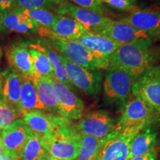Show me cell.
<instances>
[{
  "instance_id": "cell-1",
  "label": "cell",
  "mask_w": 160,
  "mask_h": 160,
  "mask_svg": "<svg viewBox=\"0 0 160 160\" xmlns=\"http://www.w3.org/2000/svg\"><path fill=\"white\" fill-rule=\"evenodd\" d=\"M155 50L149 39L121 45L109 58L110 66L119 68L138 79L154 65Z\"/></svg>"
},
{
  "instance_id": "cell-2",
  "label": "cell",
  "mask_w": 160,
  "mask_h": 160,
  "mask_svg": "<svg viewBox=\"0 0 160 160\" xmlns=\"http://www.w3.org/2000/svg\"><path fill=\"white\" fill-rule=\"evenodd\" d=\"M38 34L47 39V43L52 45L60 54L72 62L85 68L89 71L108 69L109 62L100 59L86 49L77 40L65 39L55 34L51 29L40 26Z\"/></svg>"
},
{
  "instance_id": "cell-3",
  "label": "cell",
  "mask_w": 160,
  "mask_h": 160,
  "mask_svg": "<svg viewBox=\"0 0 160 160\" xmlns=\"http://www.w3.org/2000/svg\"><path fill=\"white\" fill-rule=\"evenodd\" d=\"M80 132L75 124L62 118L49 138L42 139L51 157L59 160H76L80 145Z\"/></svg>"
},
{
  "instance_id": "cell-4",
  "label": "cell",
  "mask_w": 160,
  "mask_h": 160,
  "mask_svg": "<svg viewBox=\"0 0 160 160\" xmlns=\"http://www.w3.org/2000/svg\"><path fill=\"white\" fill-rule=\"evenodd\" d=\"M142 128H135L122 131L115 129L103 139L96 160H127L131 140Z\"/></svg>"
},
{
  "instance_id": "cell-5",
  "label": "cell",
  "mask_w": 160,
  "mask_h": 160,
  "mask_svg": "<svg viewBox=\"0 0 160 160\" xmlns=\"http://www.w3.org/2000/svg\"><path fill=\"white\" fill-rule=\"evenodd\" d=\"M155 111L139 97H133L124 107L116 129L122 130L145 128L156 121Z\"/></svg>"
},
{
  "instance_id": "cell-6",
  "label": "cell",
  "mask_w": 160,
  "mask_h": 160,
  "mask_svg": "<svg viewBox=\"0 0 160 160\" xmlns=\"http://www.w3.org/2000/svg\"><path fill=\"white\" fill-rule=\"evenodd\" d=\"M137 80L127 71L109 66L103 83L104 92L108 99L119 103H125L132 95V88Z\"/></svg>"
},
{
  "instance_id": "cell-7",
  "label": "cell",
  "mask_w": 160,
  "mask_h": 160,
  "mask_svg": "<svg viewBox=\"0 0 160 160\" xmlns=\"http://www.w3.org/2000/svg\"><path fill=\"white\" fill-rule=\"evenodd\" d=\"M59 56L65 67L68 79L71 85L86 95L93 96L97 94L101 88L102 79L101 72L89 71L69 61L60 53Z\"/></svg>"
},
{
  "instance_id": "cell-8",
  "label": "cell",
  "mask_w": 160,
  "mask_h": 160,
  "mask_svg": "<svg viewBox=\"0 0 160 160\" xmlns=\"http://www.w3.org/2000/svg\"><path fill=\"white\" fill-rule=\"evenodd\" d=\"M133 97H139L160 113V65H153L136 80Z\"/></svg>"
},
{
  "instance_id": "cell-9",
  "label": "cell",
  "mask_w": 160,
  "mask_h": 160,
  "mask_svg": "<svg viewBox=\"0 0 160 160\" xmlns=\"http://www.w3.org/2000/svg\"><path fill=\"white\" fill-rule=\"evenodd\" d=\"M78 131L82 134L102 139L116 129V125L108 112L99 110L84 115L77 123Z\"/></svg>"
},
{
  "instance_id": "cell-10",
  "label": "cell",
  "mask_w": 160,
  "mask_h": 160,
  "mask_svg": "<svg viewBox=\"0 0 160 160\" xmlns=\"http://www.w3.org/2000/svg\"><path fill=\"white\" fill-rule=\"evenodd\" d=\"M55 12L57 15L73 18L83 25L88 31L93 33H96L111 20V18L69 2L57 6Z\"/></svg>"
},
{
  "instance_id": "cell-11",
  "label": "cell",
  "mask_w": 160,
  "mask_h": 160,
  "mask_svg": "<svg viewBox=\"0 0 160 160\" xmlns=\"http://www.w3.org/2000/svg\"><path fill=\"white\" fill-rule=\"evenodd\" d=\"M59 100L61 117L68 121H78L84 116L83 101L71 89L57 79L51 80Z\"/></svg>"
},
{
  "instance_id": "cell-12",
  "label": "cell",
  "mask_w": 160,
  "mask_h": 160,
  "mask_svg": "<svg viewBox=\"0 0 160 160\" xmlns=\"http://www.w3.org/2000/svg\"><path fill=\"white\" fill-rule=\"evenodd\" d=\"M96 33L111 38L121 45L149 39L147 33L138 31L122 20L116 21L111 19Z\"/></svg>"
},
{
  "instance_id": "cell-13",
  "label": "cell",
  "mask_w": 160,
  "mask_h": 160,
  "mask_svg": "<svg viewBox=\"0 0 160 160\" xmlns=\"http://www.w3.org/2000/svg\"><path fill=\"white\" fill-rule=\"evenodd\" d=\"M62 117L55 116L45 111H32L25 113L22 117L28 128L42 138H49L57 128Z\"/></svg>"
},
{
  "instance_id": "cell-14",
  "label": "cell",
  "mask_w": 160,
  "mask_h": 160,
  "mask_svg": "<svg viewBox=\"0 0 160 160\" xmlns=\"http://www.w3.org/2000/svg\"><path fill=\"white\" fill-rule=\"evenodd\" d=\"M32 131L22 119L15 120L0 131V141L9 151L19 156V153L27 142Z\"/></svg>"
},
{
  "instance_id": "cell-15",
  "label": "cell",
  "mask_w": 160,
  "mask_h": 160,
  "mask_svg": "<svg viewBox=\"0 0 160 160\" xmlns=\"http://www.w3.org/2000/svg\"><path fill=\"white\" fill-rule=\"evenodd\" d=\"M77 41L100 59L109 62V58L121 45L106 36L88 31Z\"/></svg>"
},
{
  "instance_id": "cell-16",
  "label": "cell",
  "mask_w": 160,
  "mask_h": 160,
  "mask_svg": "<svg viewBox=\"0 0 160 160\" xmlns=\"http://www.w3.org/2000/svg\"><path fill=\"white\" fill-rule=\"evenodd\" d=\"M6 57L11 68L23 77L34 81L37 73L33 68L29 48L27 45H12L6 50Z\"/></svg>"
},
{
  "instance_id": "cell-17",
  "label": "cell",
  "mask_w": 160,
  "mask_h": 160,
  "mask_svg": "<svg viewBox=\"0 0 160 160\" xmlns=\"http://www.w3.org/2000/svg\"><path fill=\"white\" fill-rule=\"evenodd\" d=\"M1 100L19 111L20 93L23 77L10 67L2 73Z\"/></svg>"
},
{
  "instance_id": "cell-18",
  "label": "cell",
  "mask_w": 160,
  "mask_h": 160,
  "mask_svg": "<svg viewBox=\"0 0 160 160\" xmlns=\"http://www.w3.org/2000/svg\"><path fill=\"white\" fill-rule=\"evenodd\" d=\"M120 20L125 22L135 29L144 32L149 36L159 22L160 9L137 10Z\"/></svg>"
},
{
  "instance_id": "cell-19",
  "label": "cell",
  "mask_w": 160,
  "mask_h": 160,
  "mask_svg": "<svg viewBox=\"0 0 160 160\" xmlns=\"http://www.w3.org/2000/svg\"><path fill=\"white\" fill-rule=\"evenodd\" d=\"M3 26L5 31L22 34L36 33L40 27L39 24L22 13L17 8L4 13Z\"/></svg>"
},
{
  "instance_id": "cell-20",
  "label": "cell",
  "mask_w": 160,
  "mask_h": 160,
  "mask_svg": "<svg viewBox=\"0 0 160 160\" xmlns=\"http://www.w3.org/2000/svg\"><path fill=\"white\" fill-rule=\"evenodd\" d=\"M33 83L37 88L40 101L45 107V111L51 114L61 117L58 97L51 79L37 73Z\"/></svg>"
},
{
  "instance_id": "cell-21",
  "label": "cell",
  "mask_w": 160,
  "mask_h": 160,
  "mask_svg": "<svg viewBox=\"0 0 160 160\" xmlns=\"http://www.w3.org/2000/svg\"><path fill=\"white\" fill-rule=\"evenodd\" d=\"M151 125L139 131L132 139L128 159L143 155L156 148L158 133Z\"/></svg>"
},
{
  "instance_id": "cell-22",
  "label": "cell",
  "mask_w": 160,
  "mask_h": 160,
  "mask_svg": "<svg viewBox=\"0 0 160 160\" xmlns=\"http://www.w3.org/2000/svg\"><path fill=\"white\" fill-rule=\"evenodd\" d=\"M45 111V107L40 101L37 88L33 81L23 77L20 93L19 111L22 117L32 111Z\"/></svg>"
},
{
  "instance_id": "cell-23",
  "label": "cell",
  "mask_w": 160,
  "mask_h": 160,
  "mask_svg": "<svg viewBox=\"0 0 160 160\" xmlns=\"http://www.w3.org/2000/svg\"><path fill=\"white\" fill-rule=\"evenodd\" d=\"M27 46L29 48H33L37 49L38 51L45 53L51 61L52 65H53L56 79L60 82L63 83L64 85L68 87L72 91L74 89L73 86L71 85L68 79L65 67H64L62 62L61 58H60L59 53L57 51H56V50L53 48H52L45 41L39 42L37 43H30Z\"/></svg>"
},
{
  "instance_id": "cell-24",
  "label": "cell",
  "mask_w": 160,
  "mask_h": 160,
  "mask_svg": "<svg viewBox=\"0 0 160 160\" xmlns=\"http://www.w3.org/2000/svg\"><path fill=\"white\" fill-rule=\"evenodd\" d=\"M51 30L55 34L65 39L77 40L88 31L77 20L67 16L57 15Z\"/></svg>"
},
{
  "instance_id": "cell-25",
  "label": "cell",
  "mask_w": 160,
  "mask_h": 160,
  "mask_svg": "<svg viewBox=\"0 0 160 160\" xmlns=\"http://www.w3.org/2000/svg\"><path fill=\"white\" fill-rule=\"evenodd\" d=\"M48 154L42 138L32 132L20 151L19 157L21 160H43Z\"/></svg>"
},
{
  "instance_id": "cell-26",
  "label": "cell",
  "mask_w": 160,
  "mask_h": 160,
  "mask_svg": "<svg viewBox=\"0 0 160 160\" xmlns=\"http://www.w3.org/2000/svg\"><path fill=\"white\" fill-rule=\"evenodd\" d=\"M102 142L103 139H100L92 136L81 133L79 149L76 160L97 159Z\"/></svg>"
},
{
  "instance_id": "cell-27",
  "label": "cell",
  "mask_w": 160,
  "mask_h": 160,
  "mask_svg": "<svg viewBox=\"0 0 160 160\" xmlns=\"http://www.w3.org/2000/svg\"><path fill=\"white\" fill-rule=\"evenodd\" d=\"M33 68L38 74L51 80L56 79V76L53 65L45 53L38 50L29 48Z\"/></svg>"
},
{
  "instance_id": "cell-28",
  "label": "cell",
  "mask_w": 160,
  "mask_h": 160,
  "mask_svg": "<svg viewBox=\"0 0 160 160\" xmlns=\"http://www.w3.org/2000/svg\"><path fill=\"white\" fill-rule=\"evenodd\" d=\"M19 10L22 13L25 14L27 17L31 18L33 21L39 24L40 26L51 29L54 24L57 18V14L53 12L45 9H33V10Z\"/></svg>"
},
{
  "instance_id": "cell-29",
  "label": "cell",
  "mask_w": 160,
  "mask_h": 160,
  "mask_svg": "<svg viewBox=\"0 0 160 160\" xmlns=\"http://www.w3.org/2000/svg\"><path fill=\"white\" fill-rule=\"evenodd\" d=\"M20 118H22V116L17 108L5 102L0 101V130Z\"/></svg>"
},
{
  "instance_id": "cell-30",
  "label": "cell",
  "mask_w": 160,
  "mask_h": 160,
  "mask_svg": "<svg viewBox=\"0 0 160 160\" xmlns=\"http://www.w3.org/2000/svg\"><path fill=\"white\" fill-rule=\"evenodd\" d=\"M17 8L24 10L45 9L55 11L56 6L50 0H17Z\"/></svg>"
},
{
  "instance_id": "cell-31",
  "label": "cell",
  "mask_w": 160,
  "mask_h": 160,
  "mask_svg": "<svg viewBox=\"0 0 160 160\" xmlns=\"http://www.w3.org/2000/svg\"><path fill=\"white\" fill-rule=\"evenodd\" d=\"M73 2L77 4L79 7L91 10V11L104 15L107 13V9L100 0H71Z\"/></svg>"
},
{
  "instance_id": "cell-32",
  "label": "cell",
  "mask_w": 160,
  "mask_h": 160,
  "mask_svg": "<svg viewBox=\"0 0 160 160\" xmlns=\"http://www.w3.org/2000/svg\"><path fill=\"white\" fill-rule=\"evenodd\" d=\"M103 4L105 3L112 8L118 10L120 11L131 12L133 13L137 11V7L134 3L129 0H100Z\"/></svg>"
},
{
  "instance_id": "cell-33",
  "label": "cell",
  "mask_w": 160,
  "mask_h": 160,
  "mask_svg": "<svg viewBox=\"0 0 160 160\" xmlns=\"http://www.w3.org/2000/svg\"><path fill=\"white\" fill-rule=\"evenodd\" d=\"M158 153H159L158 149L157 148H154L145 154L132 157L131 159H128L127 160H157Z\"/></svg>"
},
{
  "instance_id": "cell-34",
  "label": "cell",
  "mask_w": 160,
  "mask_h": 160,
  "mask_svg": "<svg viewBox=\"0 0 160 160\" xmlns=\"http://www.w3.org/2000/svg\"><path fill=\"white\" fill-rule=\"evenodd\" d=\"M17 0H0V10L3 12L12 11L17 8Z\"/></svg>"
},
{
  "instance_id": "cell-35",
  "label": "cell",
  "mask_w": 160,
  "mask_h": 160,
  "mask_svg": "<svg viewBox=\"0 0 160 160\" xmlns=\"http://www.w3.org/2000/svg\"><path fill=\"white\" fill-rule=\"evenodd\" d=\"M149 39L151 42H160V20L157 27L156 28L151 34L149 35Z\"/></svg>"
},
{
  "instance_id": "cell-36",
  "label": "cell",
  "mask_w": 160,
  "mask_h": 160,
  "mask_svg": "<svg viewBox=\"0 0 160 160\" xmlns=\"http://www.w3.org/2000/svg\"><path fill=\"white\" fill-rule=\"evenodd\" d=\"M2 156H10V157H15L19 158V156L17 154H15V153H12V152L9 151L8 150H7L4 147L2 144L1 141H0V157H2Z\"/></svg>"
},
{
  "instance_id": "cell-37",
  "label": "cell",
  "mask_w": 160,
  "mask_h": 160,
  "mask_svg": "<svg viewBox=\"0 0 160 160\" xmlns=\"http://www.w3.org/2000/svg\"><path fill=\"white\" fill-rule=\"evenodd\" d=\"M4 13H5V12H3L2 11L0 10V32L5 31V29H4V26H3Z\"/></svg>"
},
{
  "instance_id": "cell-38",
  "label": "cell",
  "mask_w": 160,
  "mask_h": 160,
  "mask_svg": "<svg viewBox=\"0 0 160 160\" xmlns=\"http://www.w3.org/2000/svg\"><path fill=\"white\" fill-rule=\"evenodd\" d=\"M50 1L52 2L55 5H57V6L68 2V0H50Z\"/></svg>"
},
{
  "instance_id": "cell-39",
  "label": "cell",
  "mask_w": 160,
  "mask_h": 160,
  "mask_svg": "<svg viewBox=\"0 0 160 160\" xmlns=\"http://www.w3.org/2000/svg\"><path fill=\"white\" fill-rule=\"evenodd\" d=\"M0 160H20L19 158L15 157H10V156H2L0 157Z\"/></svg>"
},
{
  "instance_id": "cell-40",
  "label": "cell",
  "mask_w": 160,
  "mask_h": 160,
  "mask_svg": "<svg viewBox=\"0 0 160 160\" xmlns=\"http://www.w3.org/2000/svg\"><path fill=\"white\" fill-rule=\"evenodd\" d=\"M2 51H1V49H0V62H1V59H2ZM2 73L1 71H0V100H1V93H2Z\"/></svg>"
},
{
  "instance_id": "cell-41",
  "label": "cell",
  "mask_w": 160,
  "mask_h": 160,
  "mask_svg": "<svg viewBox=\"0 0 160 160\" xmlns=\"http://www.w3.org/2000/svg\"><path fill=\"white\" fill-rule=\"evenodd\" d=\"M154 50H155L156 57H157V59L158 58H160V46L157 49H154Z\"/></svg>"
},
{
  "instance_id": "cell-42",
  "label": "cell",
  "mask_w": 160,
  "mask_h": 160,
  "mask_svg": "<svg viewBox=\"0 0 160 160\" xmlns=\"http://www.w3.org/2000/svg\"><path fill=\"white\" fill-rule=\"evenodd\" d=\"M43 160H59V159H56V158H53V157H51V155L48 154L47 156H46L45 158V159H44Z\"/></svg>"
},
{
  "instance_id": "cell-43",
  "label": "cell",
  "mask_w": 160,
  "mask_h": 160,
  "mask_svg": "<svg viewBox=\"0 0 160 160\" xmlns=\"http://www.w3.org/2000/svg\"><path fill=\"white\" fill-rule=\"evenodd\" d=\"M129 1H131V2H133V3L135 4L137 2V0H129Z\"/></svg>"
},
{
  "instance_id": "cell-44",
  "label": "cell",
  "mask_w": 160,
  "mask_h": 160,
  "mask_svg": "<svg viewBox=\"0 0 160 160\" xmlns=\"http://www.w3.org/2000/svg\"><path fill=\"white\" fill-rule=\"evenodd\" d=\"M150 1H153V2H155V1H160V0H150Z\"/></svg>"
},
{
  "instance_id": "cell-45",
  "label": "cell",
  "mask_w": 160,
  "mask_h": 160,
  "mask_svg": "<svg viewBox=\"0 0 160 160\" xmlns=\"http://www.w3.org/2000/svg\"><path fill=\"white\" fill-rule=\"evenodd\" d=\"M0 131H1V130H0Z\"/></svg>"
},
{
  "instance_id": "cell-46",
  "label": "cell",
  "mask_w": 160,
  "mask_h": 160,
  "mask_svg": "<svg viewBox=\"0 0 160 160\" xmlns=\"http://www.w3.org/2000/svg\"><path fill=\"white\" fill-rule=\"evenodd\" d=\"M20 160H21V159H20Z\"/></svg>"
}]
</instances>
